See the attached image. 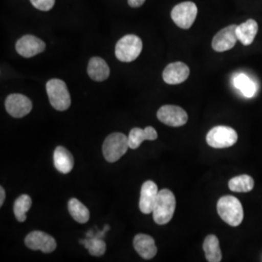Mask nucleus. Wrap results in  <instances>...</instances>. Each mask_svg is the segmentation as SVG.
<instances>
[{
  "mask_svg": "<svg viewBox=\"0 0 262 262\" xmlns=\"http://www.w3.org/2000/svg\"><path fill=\"white\" fill-rule=\"evenodd\" d=\"M217 214L230 226H238L243 222L244 210L241 202L232 195L221 197L216 204Z\"/></svg>",
  "mask_w": 262,
  "mask_h": 262,
  "instance_id": "1",
  "label": "nucleus"
},
{
  "mask_svg": "<svg viewBox=\"0 0 262 262\" xmlns=\"http://www.w3.org/2000/svg\"><path fill=\"white\" fill-rule=\"evenodd\" d=\"M176 209V198L169 189L159 190V196L154 207L152 215L156 224L164 225L172 220Z\"/></svg>",
  "mask_w": 262,
  "mask_h": 262,
  "instance_id": "2",
  "label": "nucleus"
},
{
  "mask_svg": "<svg viewBox=\"0 0 262 262\" xmlns=\"http://www.w3.org/2000/svg\"><path fill=\"white\" fill-rule=\"evenodd\" d=\"M51 105L57 111H66L71 105V97L66 83L60 79H51L46 84Z\"/></svg>",
  "mask_w": 262,
  "mask_h": 262,
  "instance_id": "3",
  "label": "nucleus"
},
{
  "mask_svg": "<svg viewBox=\"0 0 262 262\" xmlns=\"http://www.w3.org/2000/svg\"><path fill=\"white\" fill-rule=\"evenodd\" d=\"M128 148V137L125 134L121 132L111 133L104 141V158L108 162H116L127 151Z\"/></svg>",
  "mask_w": 262,
  "mask_h": 262,
  "instance_id": "4",
  "label": "nucleus"
},
{
  "mask_svg": "<svg viewBox=\"0 0 262 262\" xmlns=\"http://www.w3.org/2000/svg\"><path fill=\"white\" fill-rule=\"evenodd\" d=\"M143 43L140 37L134 34H127L121 38L115 49V54L122 62H131L140 56Z\"/></svg>",
  "mask_w": 262,
  "mask_h": 262,
  "instance_id": "5",
  "label": "nucleus"
},
{
  "mask_svg": "<svg viewBox=\"0 0 262 262\" xmlns=\"http://www.w3.org/2000/svg\"><path fill=\"white\" fill-rule=\"evenodd\" d=\"M238 140L235 129L225 125H219L208 132L207 144L214 149H225L233 146Z\"/></svg>",
  "mask_w": 262,
  "mask_h": 262,
  "instance_id": "6",
  "label": "nucleus"
},
{
  "mask_svg": "<svg viewBox=\"0 0 262 262\" xmlns=\"http://www.w3.org/2000/svg\"><path fill=\"white\" fill-rule=\"evenodd\" d=\"M196 4L191 1H186L179 3L171 12V18L173 21L183 29H188L191 28L194 20L196 19Z\"/></svg>",
  "mask_w": 262,
  "mask_h": 262,
  "instance_id": "7",
  "label": "nucleus"
},
{
  "mask_svg": "<svg viewBox=\"0 0 262 262\" xmlns=\"http://www.w3.org/2000/svg\"><path fill=\"white\" fill-rule=\"evenodd\" d=\"M158 119L168 126L180 127L185 125L188 120L187 112L175 105H164L158 111Z\"/></svg>",
  "mask_w": 262,
  "mask_h": 262,
  "instance_id": "8",
  "label": "nucleus"
},
{
  "mask_svg": "<svg viewBox=\"0 0 262 262\" xmlns=\"http://www.w3.org/2000/svg\"><path fill=\"white\" fill-rule=\"evenodd\" d=\"M25 244L32 251L39 250L45 253H53L56 249V242L54 237L38 230L27 235Z\"/></svg>",
  "mask_w": 262,
  "mask_h": 262,
  "instance_id": "9",
  "label": "nucleus"
},
{
  "mask_svg": "<svg viewBox=\"0 0 262 262\" xmlns=\"http://www.w3.org/2000/svg\"><path fill=\"white\" fill-rule=\"evenodd\" d=\"M46 49V44L40 38L33 35H25L19 38L16 44V50L19 56L32 57L43 53Z\"/></svg>",
  "mask_w": 262,
  "mask_h": 262,
  "instance_id": "10",
  "label": "nucleus"
},
{
  "mask_svg": "<svg viewBox=\"0 0 262 262\" xmlns=\"http://www.w3.org/2000/svg\"><path fill=\"white\" fill-rule=\"evenodd\" d=\"M5 108L12 117L19 119L30 113L32 102L24 94H10L5 100Z\"/></svg>",
  "mask_w": 262,
  "mask_h": 262,
  "instance_id": "11",
  "label": "nucleus"
},
{
  "mask_svg": "<svg viewBox=\"0 0 262 262\" xmlns=\"http://www.w3.org/2000/svg\"><path fill=\"white\" fill-rule=\"evenodd\" d=\"M236 29H237V26L231 25L229 27L223 28L215 34L212 41V47L215 52L222 53V52L231 50L234 47L238 40Z\"/></svg>",
  "mask_w": 262,
  "mask_h": 262,
  "instance_id": "12",
  "label": "nucleus"
},
{
  "mask_svg": "<svg viewBox=\"0 0 262 262\" xmlns=\"http://www.w3.org/2000/svg\"><path fill=\"white\" fill-rule=\"evenodd\" d=\"M159 192V187L152 181H147L143 184L139 201V208L143 214L149 215L152 213Z\"/></svg>",
  "mask_w": 262,
  "mask_h": 262,
  "instance_id": "13",
  "label": "nucleus"
},
{
  "mask_svg": "<svg viewBox=\"0 0 262 262\" xmlns=\"http://www.w3.org/2000/svg\"><path fill=\"white\" fill-rule=\"evenodd\" d=\"M189 72V68L186 63L181 61L172 62L163 70L162 78L166 84H182L188 78Z\"/></svg>",
  "mask_w": 262,
  "mask_h": 262,
  "instance_id": "14",
  "label": "nucleus"
},
{
  "mask_svg": "<svg viewBox=\"0 0 262 262\" xmlns=\"http://www.w3.org/2000/svg\"><path fill=\"white\" fill-rule=\"evenodd\" d=\"M133 246L135 251L144 259H151L158 253L154 238L148 234H137L134 237Z\"/></svg>",
  "mask_w": 262,
  "mask_h": 262,
  "instance_id": "15",
  "label": "nucleus"
},
{
  "mask_svg": "<svg viewBox=\"0 0 262 262\" xmlns=\"http://www.w3.org/2000/svg\"><path fill=\"white\" fill-rule=\"evenodd\" d=\"M88 74L95 82H103L110 76V68L103 58L94 56L89 61Z\"/></svg>",
  "mask_w": 262,
  "mask_h": 262,
  "instance_id": "16",
  "label": "nucleus"
},
{
  "mask_svg": "<svg viewBox=\"0 0 262 262\" xmlns=\"http://www.w3.org/2000/svg\"><path fill=\"white\" fill-rule=\"evenodd\" d=\"M54 164L60 173L68 174L74 167V158L66 148L58 146L54 151Z\"/></svg>",
  "mask_w": 262,
  "mask_h": 262,
  "instance_id": "17",
  "label": "nucleus"
},
{
  "mask_svg": "<svg viewBox=\"0 0 262 262\" xmlns=\"http://www.w3.org/2000/svg\"><path fill=\"white\" fill-rule=\"evenodd\" d=\"M158 139V132L151 127L147 126L145 129L139 127H134L131 129L128 135V145L129 149L135 150L139 148L141 144L145 140H156Z\"/></svg>",
  "mask_w": 262,
  "mask_h": 262,
  "instance_id": "18",
  "label": "nucleus"
},
{
  "mask_svg": "<svg viewBox=\"0 0 262 262\" xmlns=\"http://www.w3.org/2000/svg\"><path fill=\"white\" fill-rule=\"evenodd\" d=\"M258 31V25L254 19H248L240 26H237L236 34L238 40L245 45H251Z\"/></svg>",
  "mask_w": 262,
  "mask_h": 262,
  "instance_id": "19",
  "label": "nucleus"
},
{
  "mask_svg": "<svg viewBox=\"0 0 262 262\" xmlns=\"http://www.w3.org/2000/svg\"><path fill=\"white\" fill-rule=\"evenodd\" d=\"M203 250L205 253L207 261L220 262L222 261L223 254L220 248V242L215 235H208L204 243H203Z\"/></svg>",
  "mask_w": 262,
  "mask_h": 262,
  "instance_id": "20",
  "label": "nucleus"
},
{
  "mask_svg": "<svg viewBox=\"0 0 262 262\" xmlns=\"http://www.w3.org/2000/svg\"><path fill=\"white\" fill-rule=\"evenodd\" d=\"M68 211L71 216L79 224H85L90 220V211L84 204L76 198L68 201Z\"/></svg>",
  "mask_w": 262,
  "mask_h": 262,
  "instance_id": "21",
  "label": "nucleus"
},
{
  "mask_svg": "<svg viewBox=\"0 0 262 262\" xmlns=\"http://www.w3.org/2000/svg\"><path fill=\"white\" fill-rule=\"evenodd\" d=\"M230 190L235 192H249L254 187V181L249 175H240L230 179L228 182Z\"/></svg>",
  "mask_w": 262,
  "mask_h": 262,
  "instance_id": "22",
  "label": "nucleus"
},
{
  "mask_svg": "<svg viewBox=\"0 0 262 262\" xmlns=\"http://www.w3.org/2000/svg\"><path fill=\"white\" fill-rule=\"evenodd\" d=\"M32 205V200L28 194L18 197L14 203V214L19 223H24L27 220V212Z\"/></svg>",
  "mask_w": 262,
  "mask_h": 262,
  "instance_id": "23",
  "label": "nucleus"
},
{
  "mask_svg": "<svg viewBox=\"0 0 262 262\" xmlns=\"http://www.w3.org/2000/svg\"><path fill=\"white\" fill-rule=\"evenodd\" d=\"M234 84L246 97H253L255 94V84L246 74L241 73L236 76L234 78Z\"/></svg>",
  "mask_w": 262,
  "mask_h": 262,
  "instance_id": "24",
  "label": "nucleus"
},
{
  "mask_svg": "<svg viewBox=\"0 0 262 262\" xmlns=\"http://www.w3.org/2000/svg\"><path fill=\"white\" fill-rule=\"evenodd\" d=\"M81 244H83L89 253L94 256H101L106 252V244L104 243L103 240L97 237L81 241Z\"/></svg>",
  "mask_w": 262,
  "mask_h": 262,
  "instance_id": "25",
  "label": "nucleus"
},
{
  "mask_svg": "<svg viewBox=\"0 0 262 262\" xmlns=\"http://www.w3.org/2000/svg\"><path fill=\"white\" fill-rule=\"evenodd\" d=\"M32 6L40 11H50L56 3V0H29Z\"/></svg>",
  "mask_w": 262,
  "mask_h": 262,
  "instance_id": "26",
  "label": "nucleus"
},
{
  "mask_svg": "<svg viewBox=\"0 0 262 262\" xmlns=\"http://www.w3.org/2000/svg\"><path fill=\"white\" fill-rule=\"evenodd\" d=\"M145 1L146 0H127V3L132 8H139L145 3Z\"/></svg>",
  "mask_w": 262,
  "mask_h": 262,
  "instance_id": "27",
  "label": "nucleus"
},
{
  "mask_svg": "<svg viewBox=\"0 0 262 262\" xmlns=\"http://www.w3.org/2000/svg\"><path fill=\"white\" fill-rule=\"evenodd\" d=\"M4 200H5V190L3 187H0V207L3 205Z\"/></svg>",
  "mask_w": 262,
  "mask_h": 262,
  "instance_id": "28",
  "label": "nucleus"
}]
</instances>
